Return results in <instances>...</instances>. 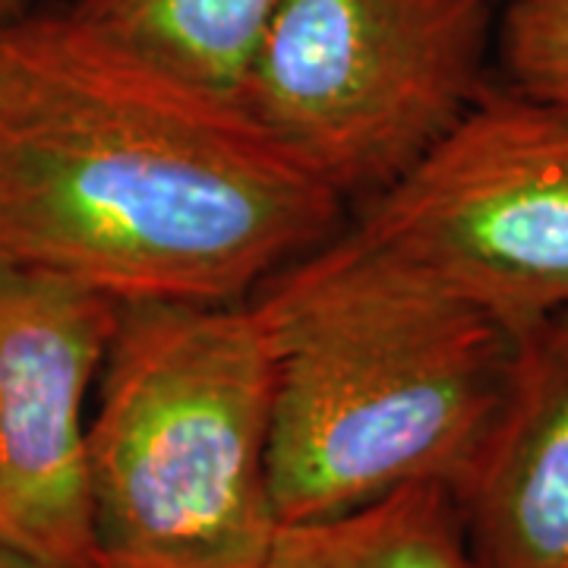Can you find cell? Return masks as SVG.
I'll use <instances>...</instances> for the list:
<instances>
[{"mask_svg": "<svg viewBox=\"0 0 568 568\" xmlns=\"http://www.w3.org/2000/svg\"><path fill=\"white\" fill-rule=\"evenodd\" d=\"M17 26L32 85L0 123V265L118 304H227L347 224L237 102L123 58L61 7Z\"/></svg>", "mask_w": 568, "mask_h": 568, "instance_id": "obj_1", "label": "cell"}, {"mask_svg": "<svg viewBox=\"0 0 568 568\" xmlns=\"http://www.w3.org/2000/svg\"><path fill=\"white\" fill-rule=\"evenodd\" d=\"M275 364L268 480L282 525L407 487H470L515 335L345 227L250 297Z\"/></svg>", "mask_w": 568, "mask_h": 568, "instance_id": "obj_2", "label": "cell"}, {"mask_svg": "<svg viewBox=\"0 0 568 568\" xmlns=\"http://www.w3.org/2000/svg\"><path fill=\"white\" fill-rule=\"evenodd\" d=\"M275 364L256 304H121L85 462L104 568H260Z\"/></svg>", "mask_w": 568, "mask_h": 568, "instance_id": "obj_3", "label": "cell"}, {"mask_svg": "<svg viewBox=\"0 0 568 568\" xmlns=\"http://www.w3.org/2000/svg\"><path fill=\"white\" fill-rule=\"evenodd\" d=\"M496 0H282L237 104L345 205L402 181L493 85Z\"/></svg>", "mask_w": 568, "mask_h": 568, "instance_id": "obj_4", "label": "cell"}, {"mask_svg": "<svg viewBox=\"0 0 568 568\" xmlns=\"http://www.w3.org/2000/svg\"><path fill=\"white\" fill-rule=\"evenodd\" d=\"M345 231L518 335L568 310V102L493 82Z\"/></svg>", "mask_w": 568, "mask_h": 568, "instance_id": "obj_5", "label": "cell"}, {"mask_svg": "<svg viewBox=\"0 0 568 568\" xmlns=\"http://www.w3.org/2000/svg\"><path fill=\"white\" fill-rule=\"evenodd\" d=\"M121 304L39 268L0 265V540L67 568H104L85 436Z\"/></svg>", "mask_w": 568, "mask_h": 568, "instance_id": "obj_6", "label": "cell"}, {"mask_svg": "<svg viewBox=\"0 0 568 568\" xmlns=\"http://www.w3.org/2000/svg\"><path fill=\"white\" fill-rule=\"evenodd\" d=\"M458 508L484 568H568V310L515 335L506 405Z\"/></svg>", "mask_w": 568, "mask_h": 568, "instance_id": "obj_7", "label": "cell"}, {"mask_svg": "<svg viewBox=\"0 0 568 568\" xmlns=\"http://www.w3.org/2000/svg\"><path fill=\"white\" fill-rule=\"evenodd\" d=\"M282 0H70L85 36L168 80L237 102L256 41Z\"/></svg>", "mask_w": 568, "mask_h": 568, "instance_id": "obj_8", "label": "cell"}, {"mask_svg": "<svg viewBox=\"0 0 568 568\" xmlns=\"http://www.w3.org/2000/svg\"><path fill=\"white\" fill-rule=\"evenodd\" d=\"M260 568H484L458 499L407 487L332 518L278 525Z\"/></svg>", "mask_w": 568, "mask_h": 568, "instance_id": "obj_9", "label": "cell"}, {"mask_svg": "<svg viewBox=\"0 0 568 568\" xmlns=\"http://www.w3.org/2000/svg\"><path fill=\"white\" fill-rule=\"evenodd\" d=\"M493 58L511 89L568 102V0H506Z\"/></svg>", "mask_w": 568, "mask_h": 568, "instance_id": "obj_10", "label": "cell"}, {"mask_svg": "<svg viewBox=\"0 0 568 568\" xmlns=\"http://www.w3.org/2000/svg\"><path fill=\"white\" fill-rule=\"evenodd\" d=\"M32 85V54L17 20L0 22V123L7 121Z\"/></svg>", "mask_w": 568, "mask_h": 568, "instance_id": "obj_11", "label": "cell"}, {"mask_svg": "<svg viewBox=\"0 0 568 568\" xmlns=\"http://www.w3.org/2000/svg\"><path fill=\"white\" fill-rule=\"evenodd\" d=\"M0 568H67V566H58V562L41 559V556L29 552V549H20V547H13V544H7V540H0Z\"/></svg>", "mask_w": 568, "mask_h": 568, "instance_id": "obj_12", "label": "cell"}, {"mask_svg": "<svg viewBox=\"0 0 568 568\" xmlns=\"http://www.w3.org/2000/svg\"><path fill=\"white\" fill-rule=\"evenodd\" d=\"M22 13H29V0H0V22L20 20Z\"/></svg>", "mask_w": 568, "mask_h": 568, "instance_id": "obj_13", "label": "cell"}, {"mask_svg": "<svg viewBox=\"0 0 568 568\" xmlns=\"http://www.w3.org/2000/svg\"><path fill=\"white\" fill-rule=\"evenodd\" d=\"M496 3H499V7H503V3H506V0H496Z\"/></svg>", "mask_w": 568, "mask_h": 568, "instance_id": "obj_14", "label": "cell"}]
</instances>
